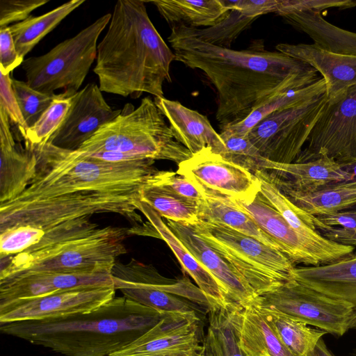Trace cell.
<instances>
[{
	"label": "cell",
	"instance_id": "obj_1",
	"mask_svg": "<svg viewBox=\"0 0 356 356\" xmlns=\"http://www.w3.org/2000/svg\"><path fill=\"white\" fill-rule=\"evenodd\" d=\"M28 148L37 157L36 174L18 197L0 203V232L23 229L34 245L49 229L96 213L120 215L133 226L145 222L139 191L157 170L155 160L109 163L49 143Z\"/></svg>",
	"mask_w": 356,
	"mask_h": 356
},
{
	"label": "cell",
	"instance_id": "obj_2",
	"mask_svg": "<svg viewBox=\"0 0 356 356\" xmlns=\"http://www.w3.org/2000/svg\"><path fill=\"white\" fill-rule=\"evenodd\" d=\"M168 39L175 60L200 70L215 87L216 118L220 127L243 120L283 88L309 85L321 78L314 67L278 51L216 46L196 38L181 26L172 27Z\"/></svg>",
	"mask_w": 356,
	"mask_h": 356
},
{
	"label": "cell",
	"instance_id": "obj_3",
	"mask_svg": "<svg viewBox=\"0 0 356 356\" xmlns=\"http://www.w3.org/2000/svg\"><path fill=\"white\" fill-rule=\"evenodd\" d=\"M143 0L116 2L93 69L102 92L132 99L144 92L163 97L175 60L150 20Z\"/></svg>",
	"mask_w": 356,
	"mask_h": 356
},
{
	"label": "cell",
	"instance_id": "obj_4",
	"mask_svg": "<svg viewBox=\"0 0 356 356\" xmlns=\"http://www.w3.org/2000/svg\"><path fill=\"white\" fill-rule=\"evenodd\" d=\"M164 315L121 296L90 313L0 323V330L64 356H109L138 339Z\"/></svg>",
	"mask_w": 356,
	"mask_h": 356
},
{
	"label": "cell",
	"instance_id": "obj_5",
	"mask_svg": "<svg viewBox=\"0 0 356 356\" xmlns=\"http://www.w3.org/2000/svg\"><path fill=\"white\" fill-rule=\"evenodd\" d=\"M129 236V227H101L90 217L63 222L25 251L0 258V281L41 272L111 273Z\"/></svg>",
	"mask_w": 356,
	"mask_h": 356
},
{
	"label": "cell",
	"instance_id": "obj_6",
	"mask_svg": "<svg viewBox=\"0 0 356 356\" xmlns=\"http://www.w3.org/2000/svg\"><path fill=\"white\" fill-rule=\"evenodd\" d=\"M77 150L83 152L109 151L143 159H165L177 163L192 154L175 138L165 117L149 97L140 105H125L113 121L102 126Z\"/></svg>",
	"mask_w": 356,
	"mask_h": 356
},
{
	"label": "cell",
	"instance_id": "obj_7",
	"mask_svg": "<svg viewBox=\"0 0 356 356\" xmlns=\"http://www.w3.org/2000/svg\"><path fill=\"white\" fill-rule=\"evenodd\" d=\"M195 233L243 278L256 296L293 279L296 265L280 250L220 224L200 221Z\"/></svg>",
	"mask_w": 356,
	"mask_h": 356
},
{
	"label": "cell",
	"instance_id": "obj_8",
	"mask_svg": "<svg viewBox=\"0 0 356 356\" xmlns=\"http://www.w3.org/2000/svg\"><path fill=\"white\" fill-rule=\"evenodd\" d=\"M111 19L106 13L47 53L24 59L21 67L28 85L49 95L58 90L67 97L76 94L97 58L98 38Z\"/></svg>",
	"mask_w": 356,
	"mask_h": 356
},
{
	"label": "cell",
	"instance_id": "obj_9",
	"mask_svg": "<svg viewBox=\"0 0 356 356\" xmlns=\"http://www.w3.org/2000/svg\"><path fill=\"white\" fill-rule=\"evenodd\" d=\"M255 300L263 307L337 337L356 328V309L350 303L318 292L295 277Z\"/></svg>",
	"mask_w": 356,
	"mask_h": 356
},
{
	"label": "cell",
	"instance_id": "obj_10",
	"mask_svg": "<svg viewBox=\"0 0 356 356\" xmlns=\"http://www.w3.org/2000/svg\"><path fill=\"white\" fill-rule=\"evenodd\" d=\"M111 276L115 290L123 296L163 314L196 311L179 296L209 306L202 292L188 280L173 282L161 276L152 266L135 259L124 264L116 261Z\"/></svg>",
	"mask_w": 356,
	"mask_h": 356
},
{
	"label": "cell",
	"instance_id": "obj_11",
	"mask_svg": "<svg viewBox=\"0 0 356 356\" xmlns=\"http://www.w3.org/2000/svg\"><path fill=\"white\" fill-rule=\"evenodd\" d=\"M327 102L325 93L312 102L273 112L254 126L247 136L266 160L293 163Z\"/></svg>",
	"mask_w": 356,
	"mask_h": 356
},
{
	"label": "cell",
	"instance_id": "obj_12",
	"mask_svg": "<svg viewBox=\"0 0 356 356\" xmlns=\"http://www.w3.org/2000/svg\"><path fill=\"white\" fill-rule=\"evenodd\" d=\"M294 162H306L321 155L345 163L356 160V86L334 102H327Z\"/></svg>",
	"mask_w": 356,
	"mask_h": 356
},
{
	"label": "cell",
	"instance_id": "obj_13",
	"mask_svg": "<svg viewBox=\"0 0 356 356\" xmlns=\"http://www.w3.org/2000/svg\"><path fill=\"white\" fill-rule=\"evenodd\" d=\"M203 339L196 311L168 313L109 356H203Z\"/></svg>",
	"mask_w": 356,
	"mask_h": 356
},
{
	"label": "cell",
	"instance_id": "obj_14",
	"mask_svg": "<svg viewBox=\"0 0 356 356\" xmlns=\"http://www.w3.org/2000/svg\"><path fill=\"white\" fill-rule=\"evenodd\" d=\"M114 285L76 288L0 305V323L92 312L115 297Z\"/></svg>",
	"mask_w": 356,
	"mask_h": 356
},
{
	"label": "cell",
	"instance_id": "obj_15",
	"mask_svg": "<svg viewBox=\"0 0 356 356\" xmlns=\"http://www.w3.org/2000/svg\"><path fill=\"white\" fill-rule=\"evenodd\" d=\"M178 175L191 181L200 191L237 200H250L260 191L258 178L210 149L192 155L178 164Z\"/></svg>",
	"mask_w": 356,
	"mask_h": 356
},
{
	"label": "cell",
	"instance_id": "obj_16",
	"mask_svg": "<svg viewBox=\"0 0 356 356\" xmlns=\"http://www.w3.org/2000/svg\"><path fill=\"white\" fill-rule=\"evenodd\" d=\"M121 111L108 105L99 85L88 83L72 96L66 116L49 143L65 149L77 150Z\"/></svg>",
	"mask_w": 356,
	"mask_h": 356
},
{
	"label": "cell",
	"instance_id": "obj_17",
	"mask_svg": "<svg viewBox=\"0 0 356 356\" xmlns=\"http://www.w3.org/2000/svg\"><path fill=\"white\" fill-rule=\"evenodd\" d=\"M107 285H113L110 272L27 273L0 281V305L76 288Z\"/></svg>",
	"mask_w": 356,
	"mask_h": 356
},
{
	"label": "cell",
	"instance_id": "obj_18",
	"mask_svg": "<svg viewBox=\"0 0 356 356\" xmlns=\"http://www.w3.org/2000/svg\"><path fill=\"white\" fill-rule=\"evenodd\" d=\"M166 225L214 277L229 302L244 306L257 297L236 270L195 233L192 225L170 220Z\"/></svg>",
	"mask_w": 356,
	"mask_h": 356
},
{
	"label": "cell",
	"instance_id": "obj_19",
	"mask_svg": "<svg viewBox=\"0 0 356 356\" xmlns=\"http://www.w3.org/2000/svg\"><path fill=\"white\" fill-rule=\"evenodd\" d=\"M261 171L273 184L301 193L314 192L350 179V174L338 162L323 154L312 161L291 163L266 159Z\"/></svg>",
	"mask_w": 356,
	"mask_h": 356
},
{
	"label": "cell",
	"instance_id": "obj_20",
	"mask_svg": "<svg viewBox=\"0 0 356 356\" xmlns=\"http://www.w3.org/2000/svg\"><path fill=\"white\" fill-rule=\"evenodd\" d=\"M275 48L308 64L322 75L326 84L327 102L339 100L356 86V56L332 53L314 44L280 43Z\"/></svg>",
	"mask_w": 356,
	"mask_h": 356
},
{
	"label": "cell",
	"instance_id": "obj_21",
	"mask_svg": "<svg viewBox=\"0 0 356 356\" xmlns=\"http://www.w3.org/2000/svg\"><path fill=\"white\" fill-rule=\"evenodd\" d=\"M154 101L168 120L176 140L192 155L206 149L222 155L225 145L207 118L177 101L155 97Z\"/></svg>",
	"mask_w": 356,
	"mask_h": 356
},
{
	"label": "cell",
	"instance_id": "obj_22",
	"mask_svg": "<svg viewBox=\"0 0 356 356\" xmlns=\"http://www.w3.org/2000/svg\"><path fill=\"white\" fill-rule=\"evenodd\" d=\"M35 152L19 148L10 127V120L0 107V203L12 200L24 192L37 171Z\"/></svg>",
	"mask_w": 356,
	"mask_h": 356
},
{
	"label": "cell",
	"instance_id": "obj_23",
	"mask_svg": "<svg viewBox=\"0 0 356 356\" xmlns=\"http://www.w3.org/2000/svg\"><path fill=\"white\" fill-rule=\"evenodd\" d=\"M138 211L153 227V237L162 239L167 243L177 257L183 270L193 279L205 296L209 303V309L224 307L229 303L214 277L196 260L161 217L148 204L140 200Z\"/></svg>",
	"mask_w": 356,
	"mask_h": 356
},
{
	"label": "cell",
	"instance_id": "obj_24",
	"mask_svg": "<svg viewBox=\"0 0 356 356\" xmlns=\"http://www.w3.org/2000/svg\"><path fill=\"white\" fill-rule=\"evenodd\" d=\"M279 0H223L229 9L217 24L207 28L181 26L191 35L205 42L229 48L232 42L257 17L275 13Z\"/></svg>",
	"mask_w": 356,
	"mask_h": 356
},
{
	"label": "cell",
	"instance_id": "obj_25",
	"mask_svg": "<svg viewBox=\"0 0 356 356\" xmlns=\"http://www.w3.org/2000/svg\"><path fill=\"white\" fill-rule=\"evenodd\" d=\"M295 279L328 296L350 303L356 309V254L325 265L296 266Z\"/></svg>",
	"mask_w": 356,
	"mask_h": 356
},
{
	"label": "cell",
	"instance_id": "obj_26",
	"mask_svg": "<svg viewBox=\"0 0 356 356\" xmlns=\"http://www.w3.org/2000/svg\"><path fill=\"white\" fill-rule=\"evenodd\" d=\"M241 346L247 356H294L279 339L254 300L237 306Z\"/></svg>",
	"mask_w": 356,
	"mask_h": 356
},
{
	"label": "cell",
	"instance_id": "obj_27",
	"mask_svg": "<svg viewBox=\"0 0 356 356\" xmlns=\"http://www.w3.org/2000/svg\"><path fill=\"white\" fill-rule=\"evenodd\" d=\"M326 93V84L321 77L314 83L293 84L283 88L257 105L243 120L221 127L222 131L247 136L250 129L270 113L315 100Z\"/></svg>",
	"mask_w": 356,
	"mask_h": 356
},
{
	"label": "cell",
	"instance_id": "obj_28",
	"mask_svg": "<svg viewBox=\"0 0 356 356\" xmlns=\"http://www.w3.org/2000/svg\"><path fill=\"white\" fill-rule=\"evenodd\" d=\"M291 26L307 34L319 48L334 54L356 56V33L339 28L314 10L282 15Z\"/></svg>",
	"mask_w": 356,
	"mask_h": 356
},
{
	"label": "cell",
	"instance_id": "obj_29",
	"mask_svg": "<svg viewBox=\"0 0 356 356\" xmlns=\"http://www.w3.org/2000/svg\"><path fill=\"white\" fill-rule=\"evenodd\" d=\"M201 192L204 199L200 202V221L225 225L282 252L280 246L250 216L243 211L232 199L209 191Z\"/></svg>",
	"mask_w": 356,
	"mask_h": 356
},
{
	"label": "cell",
	"instance_id": "obj_30",
	"mask_svg": "<svg viewBox=\"0 0 356 356\" xmlns=\"http://www.w3.org/2000/svg\"><path fill=\"white\" fill-rule=\"evenodd\" d=\"M157 8L171 26L190 28L213 26L222 20L229 9L223 0H154L145 1Z\"/></svg>",
	"mask_w": 356,
	"mask_h": 356
},
{
	"label": "cell",
	"instance_id": "obj_31",
	"mask_svg": "<svg viewBox=\"0 0 356 356\" xmlns=\"http://www.w3.org/2000/svg\"><path fill=\"white\" fill-rule=\"evenodd\" d=\"M237 304L209 309V325L203 339V356H247L239 339Z\"/></svg>",
	"mask_w": 356,
	"mask_h": 356
},
{
	"label": "cell",
	"instance_id": "obj_32",
	"mask_svg": "<svg viewBox=\"0 0 356 356\" xmlns=\"http://www.w3.org/2000/svg\"><path fill=\"white\" fill-rule=\"evenodd\" d=\"M140 200L148 204L161 218L195 225L199 218L200 202L184 197L149 176L139 191Z\"/></svg>",
	"mask_w": 356,
	"mask_h": 356
},
{
	"label": "cell",
	"instance_id": "obj_33",
	"mask_svg": "<svg viewBox=\"0 0 356 356\" xmlns=\"http://www.w3.org/2000/svg\"><path fill=\"white\" fill-rule=\"evenodd\" d=\"M254 175L259 180L260 192L298 234L320 245H331L336 243L326 238L318 231L324 224L316 216L295 205L264 176L261 170L255 172Z\"/></svg>",
	"mask_w": 356,
	"mask_h": 356
},
{
	"label": "cell",
	"instance_id": "obj_34",
	"mask_svg": "<svg viewBox=\"0 0 356 356\" xmlns=\"http://www.w3.org/2000/svg\"><path fill=\"white\" fill-rule=\"evenodd\" d=\"M275 186L298 208L316 216L347 210L356 205V186L331 185L314 192L301 193Z\"/></svg>",
	"mask_w": 356,
	"mask_h": 356
},
{
	"label": "cell",
	"instance_id": "obj_35",
	"mask_svg": "<svg viewBox=\"0 0 356 356\" xmlns=\"http://www.w3.org/2000/svg\"><path fill=\"white\" fill-rule=\"evenodd\" d=\"M85 0H71L40 16H29L10 29L19 57L24 56Z\"/></svg>",
	"mask_w": 356,
	"mask_h": 356
},
{
	"label": "cell",
	"instance_id": "obj_36",
	"mask_svg": "<svg viewBox=\"0 0 356 356\" xmlns=\"http://www.w3.org/2000/svg\"><path fill=\"white\" fill-rule=\"evenodd\" d=\"M254 302L279 339L294 356H309L318 340L327 334L281 312L263 307L255 299Z\"/></svg>",
	"mask_w": 356,
	"mask_h": 356
},
{
	"label": "cell",
	"instance_id": "obj_37",
	"mask_svg": "<svg viewBox=\"0 0 356 356\" xmlns=\"http://www.w3.org/2000/svg\"><path fill=\"white\" fill-rule=\"evenodd\" d=\"M71 97L57 94L38 120L22 136L25 147H33L49 143L63 122L71 105Z\"/></svg>",
	"mask_w": 356,
	"mask_h": 356
},
{
	"label": "cell",
	"instance_id": "obj_38",
	"mask_svg": "<svg viewBox=\"0 0 356 356\" xmlns=\"http://www.w3.org/2000/svg\"><path fill=\"white\" fill-rule=\"evenodd\" d=\"M225 145V159L252 172L262 170L266 161L247 136L221 131Z\"/></svg>",
	"mask_w": 356,
	"mask_h": 356
},
{
	"label": "cell",
	"instance_id": "obj_39",
	"mask_svg": "<svg viewBox=\"0 0 356 356\" xmlns=\"http://www.w3.org/2000/svg\"><path fill=\"white\" fill-rule=\"evenodd\" d=\"M12 86L26 129L38 120L57 95H49L42 93L32 88L26 81L14 79Z\"/></svg>",
	"mask_w": 356,
	"mask_h": 356
},
{
	"label": "cell",
	"instance_id": "obj_40",
	"mask_svg": "<svg viewBox=\"0 0 356 356\" xmlns=\"http://www.w3.org/2000/svg\"><path fill=\"white\" fill-rule=\"evenodd\" d=\"M49 0H1L0 28L26 19L31 13Z\"/></svg>",
	"mask_w": 356,
	"mask_h": 356
},
{
	"label": "cell",
	"instance_id": "obj_41",
	"mask_svg": "<svg viewBox=\"0 0 356 356\" xmlns=\"http://www.w3.org/2000/svg\"><path fill=\"white\" fill-rule=\"evenodd\" d=\"M355 6L356 1L353 0H279L275 13L281 16L296 11L321 12L329 8H348Z\"/></svg>",
	"mask_w": 356,
	"mask_h": 356
},
{
	"label": "cell",
	"instance_id": "obj_42",
	"mask_svg": "<svg viewBox=\"0 0 356 356\" xmlns=\"http://www.w3.org/2000/svg\"><path fill=\"white\" fill-rule=\"evenodd\" d=\"M150 177L184 197L197 201H202L204 199L203 193L191 181L177 172L156 170L150 175Z\"/></svg>",
	"mask_w": 356,
	"mask_h": 356
},
{
	"label": "cell",
	"instance_id": "obj_43",
	"mask_svg": "<svg viewBox=\"0 0 356 356\" xmlns=\"http://www.w3.org/2000/svg\"><path fill=\"white\" fill-rule=\"evenodd\" d=\"M0 74V107L4 109L10 122L17 125L22 136L26 127L13 89V79L10 74Z\"/></svg>",
	"mask_w": 356,
	"mask_h": 356
},
{
	"label": "cell",
	"instance_id": "obj_44",
	"mask_svg": "<svg viewBox=\"0 0 356 356\" xmlns=\"http://www.w3.org/2000/svg\"><path fill=\"white\" fill-rule=\"evenodd\" d=\"M24 60L17 51L10 26L0 28V72L10 74Z\"/></svg>",
	"mask_w": 356,
	"mask_h": 356
},
{
	"label": "cell",
	"instance_id": "obj_45",
	"mask_svg": "<svg viewBox=\"0 0 356 356\" xmlns=\"http://www.w3.org/2000/svg\"><path fill=\"white\" fill-rule=\"evenodd\" d=\"M317 218L325 225L339 226L341 228L356 231V211L343 210L332 213L316 216Z\"/></svg>",
	"mask_w": 356,
	"mask_h": 356
},
{
	"label": "cell",
	"instance_id": "obj_46",
	"mask_svg": "<svg viewBox=\"0 0 356 356\" xmlns=\"http://www.w3.org/2000/svg\"><path fill=\"white\" fill-rule=\"evenodd\" d=\"M318 231H321L322 236L332 241L343 245H356V231L325 225L319 227Z\"/></svg>",
	"mask_w": 356,
	"mask_h": 356
},
{
	"label": "cell",
	"instance_id": "obj_47",
	"mask_svg": "<svg viewBox=\"0 0 356 356\" xmlns=\"http://www.w3.org/2000/svg\"><path fill=\"white\" fill-rule=\"evenodd\" d=\"M340 165L347 172L350 174V179L347 181L337 183L332 185L350 187L356 186V160H353L345 163H341Z\"/></svg>",
	"mask_w": 356,
	"mask_h": 356
},
{
	"label": "cell",
	"instance_id": "obj_48",
	"mask_svg": "<svg viewBox=\"0 0 356 356\" xmlns=\"http://www.w3.org/2000/svg\"><path fill=\"white\" fill-rule=\"evenodd\" d=\"M309 356H336L327 347L324 340L321 338L318 340L314 350Z\"/></svg>",
	"mask_w": 356,
	"mask_h": 356
},
{
	"label": "cell",
	"instance_id": "obj_49",
	"mask_svg": "<svg viewBox=\"0 0 356 356\" xmlns=\"http://www.w3.org/2000/svg\"><path fill=\"white\" fill-rule=\"evenodd\" d=\"M349 209H350V210H353V211H356V205H355V206H354V207H351V208H350ZM347 210H348V209H347Z\"/></svg>",
	"mask_w": 356,
	"mask_h": 356
}]
</instances>
